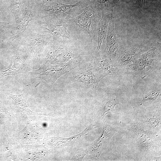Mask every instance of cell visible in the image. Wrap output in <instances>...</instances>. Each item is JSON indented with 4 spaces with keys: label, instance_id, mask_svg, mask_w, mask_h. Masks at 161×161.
I'll return each mask as SVG.
<instances>
[{
    "label": "cell",
    "instance_id": "cell-1",
    "mask_svg": "<svg viewBox=\"0 0 161 161\" xmlns=\"http://www.w3.org/2000/svg\"><path fill=\"white\" fill-rule=\"evenodd\" d=\"M75 59L72 58L66 63L56 65L44 63L39 69L33 71L31 75L52 85L61 76L77 66L78 61Z\"/></svg>",
    "mask_w": 161,
    "mask_h": 161
},
{
    "label": "cell",
    "instance_id": "cell-2",
    "mask_svg": "<svg viewBox=\"0 0 161 161\" xmlns=\"http://www.w3.org/2000/svg\"><path fill=\"white\" fill-rule=\"evenodd\" d=\"M72 75L75 82L83 83L92 88H97L101 80L92 64L75 72Z\"/></svg>",
    "mask_w": 161,
    "mask_h": 161
},
{
    "label": "cell",
    "instance_id": "cell-3",
    "mask_svg": "<svg viewBox=\"0 0 161 161\" xmlns=\"http://www.w3.org/2000/svg\"><path fill=\"white\" fill-rule=\"evenodd\" d=\"M160 51V44L159 43L157 44L155 46L151 48L148 51L140 55L138 57L134 65L135 66L132 67L134 70L141 71L142 72L148 70L146 64L148 67H150L151 64L154 61L155 58L157 56L158 52Z\"/></svg>",
    "mask_w": 161,
    "mask_h": 161
},
{
    "label": "cell",
    "instance_id": "cell-4",
    "mask_svg": "<svg viewBox=\"0 0 161 161\" xmlns=\"http://www.w3.org/2000/svg\"><path fill=\"white\" fill-rule=\"evenodd\" d=\"M109 23L106 48L109 55L113 57L116 55L119 45L115 30L114 19L112 15Z\"/></svg>",
    "mask_w": 161,
    "mask_h": 161
},
{
    "label": "cell",
    "instance_id": "cell-5",
    "mask_svg": "<svg viewBox=\"0 0 161 161\" xmlns=\"http://www.w3.org/2000/svg\"><path fill=\"white\" fill-rule=\"evenodd\" d=\"M92 64L101 80L106 76L113 75L115 73V68L110 64L107 60L102 59L99 54H96L94 57Z\"/></svg>",
    "mask_w": 161,
    "mask_h": 161
},
{
    "label": "cell",
    "instance_id": "cell-6",
    "mask_svg": "<svg viewBox=\"0 0 161 161\" xmlns=\"http://www.w3.org/2000/svg\"><path fill=\"white\" fill-rule=\"evenodd\" d=\"M67 27L66 24L61 21L44 25L43 27L55 36L69 38L70 36L67 31Z\"/></svg>",
    "mask_w": 161,
    "mask_h": 161
},
{
    "label": "cell",
    "instance_id": "cell-7",
    "mask_svg": "<svg viewBox=\"0 0 161 161\" xmlns=\"http://www.w3.org/2000/svg\"><path fill=\"white\" fill-rule=\"evenodd\" d=\"M86 11H84L78 16L69 19L68 21L75 23L79 30L80 31H86L92 39L91 19L86 15Z\"/></svg>",
    "mask_w": 161,
    "mask_h": 161
},
{
    "label": "cell",
    "instance_id": "cell-8",
    "mask_svg": "<svg viewBox=\"0 0 161 161\" xmlns=\"http://www.w3.org/2000/svg\"><path fill=\"white\" fill-rule=\"evenodd\" d=\"M27 94L24 92L20 95L9 94V96L14 101L18 110L27 115L36 113L31 111L27 105Z\"/></svg>",
    "mask_w": 161,
    "mask_h": 161
},
{
    "label": "cell",
    "instance_id": "cell-9",
    "mask_svg": "<svg viewBox=\"0 0 161 161\" xmlns=\"http://www.w3.org/2000/svg\"><path fill=\"white\" fill-rule=\"evenodd\" d=\"M145 49V47H142L125 49L120 55L119 61V64L124 65L130 63Z\"/></svg>",
    "mask_w": 161,
    "mask_h": 161
},
{
    "label": "cell",
    "instance_id": "cell-10",
    "mask_svg": "<svg viewBox=\"0 0 161 161\" xmlns=\"http://www.w3.org/2000/svg\"><path fill=\"white\" fill-rule=\"evenodd\" d=\"M109 20L107 15L103 11L102 17L99 22L98 26V42L96 51L100 49L102 43L106 37Z\"/></svg>",
    "mask_w": 161,
    "mask_h": 161
},
{
    "label": "cell",
    "instance_id": "cell-11",
    "mask_svg": "<svg viewBox=\"0 0 161 161\" xmlns=\"http://www.w3.org/2000/svg\"><path fill=\"white\" fill-rule=\"evenodd\" d=\"M79 4V2H78L74 4H66L58 2L49 6L47 11L49 13L56 14L64 13L71 10Z\"/></svg>",
    "mask_w": 161,
    "mask_h": 161
},
{
    "label": "cell",
    "instance_id": "cell-12",
    "mask_svg": "<svg viewBox=\"0 0 161 161\" xmlns=\"http://www.w3.org/2000/svg\"><path fill=\"white\" fill-rule=\"evenodd\" d=\"M23 62L20 60L15 59L13 60V64L11 67L8 69L3 71L1 77L6 76L9 75H16L21 73L23 66Z\"/></svg>",
    "mask_w": 161,
    "mask_h": 161
},
{
    "label": "cell",
    "instance_id": "cell-13",
    "mask_svg": "<svg viewBox=\"0 0 161 161\" xmlns=\"http://www.w3.org/2000/svg\"><path fill=\"white\" fill-rule=\"evenodd\" d=\"M32 20L30 16H26V14L24 17L17 21L18 27L16 29L22 33L26 30V27L29 22Z\"/></svg>",
    "mask_w": 161,
    "mask_h": 161
},
{
    "label": "cell",
    "instance_id": "cell-14",
    "mask_svg": "<svg viewBox=\"0 0 161 161\" xmlns=\"http://www.w3.org/2000/svg\"><path fill=\"white\" fill-rule=\"evenodd\" d=\"M25 0H13L11 5V13L16 19L18 18L19 12Z\"/></svg>",
    "mask_w": 161,
    "mask_h": 161
},
{
    "label": "cell",
    "instance_id": "cell-15",
    "mask_svg": "<svg viewBox=\"0 0 161 161\" xmlns=\"http://www.w3.org/2000/svg\"><path fill=\"white\" fill-rule=\"evenodd\" d=\"M33 43H32V48L35 52L40 53L44 48L46 43V41L44 38L40 37L38 38L33 41Z\"/></svg>",
    "mask_w": 161,
    "mask_h": 161
},
{
    "label": "cell",
    "instance_id": "cell-16",
    "mask_svg": "<svg viewBox=\"0 0 161 161\" xmlns=\"http://www.w3.org/2000/svg\"><path fill=\"white\" fill-rule=\"evenodd\" d=\"M117 104L115 100H111L108 101L105 104L103 109V115L110 113H114V107Z\"/></svg>",
    "mask_w": 161,
    "mask_h": 161
},
{
    "label": "cell",
    "instance_id": "cell-17",
    "mask_svg": "<svg viewBox=\"0 0 161 161\" xmlns=\"http://www.w3.org/2000/svg\"><path fill=\"white\" fill-rule=\"evenodd\" d=\"M160 90H155L152 91L145 96L143 102H151L157 100L160 96Z\"/></svg>",
    "mask_w": 161,
    "mask_h": 161
},
{
    "label": "cell",
    "instance_id": "cell-18",
    "mask_svg": "<svg viewBox=\"0 0 161 161\" xmlns=\"http://www.w3.org/2000/svg\"><path fill=\"white\" fill-rule=\"evenodd\" d=\"M120 0H100V3L101 4H104L106 2H109L110 4L112 7H113L116 3Z\"/></svg>",
    "mask_w": 161,
    "mask_h": 161
},
{
    "label": "cell",
    "instance_id": "cell-19",
    "mask_svg": "<svg viewBox=\"0 0 161 161\" xmlns=\"http://www.w3.org/2000/svg\"><path fill=\"white\" fill-rule=\"evenodd\" d=\"M145 0H137L136 4L138 7H142L145 3Z\"/></svg>",
    "mask_w": 161,
    "mask_h": 161
},
{
    "label": "cell",
    "instance_id": "cell-20",
    "mask_svg": "<svg viewBox=\"0 0 161 161\" xmlns=\"http://www.w3.org/2000/svg\"><path fill=\"white\" fill-rule=\"evenodd\" d=\"M45 3H52V4L58 2L59 0H42Z\"/></svg>",
    "mask_w": 161,
    "mask_h": 161
},
{
    "label": "cell",
    "instance_id": "cell-21",
    "mask_svg": "<svg viewBox=\"0 0 161 161\" xmlns=\"http://www.w3.org/2000/svg\"><path fill=\"white\" fill-rule=\"evenodd\" d=\"M4 23L3 22L0 21V25Z\"/></svg>",
    "mask_w": 161,
    "mask_h": 161
},
{
    "label": "cell",
    "instance_id": "cell-22",
    "mask_svg": "<svg viewBox=\"0 0 161 161\" xmlns=\"http://www.w3.org/2000/svg\"><path fill=\"white\" fill-rule=\"evenodd\" d=\"M40 83H38V84H37V85H36L35 86V87H36L37 86H38V85L40 84Z\"/></svg>",
    "mask_w": 161,
    "mask_h": 161
}]
</instances>
